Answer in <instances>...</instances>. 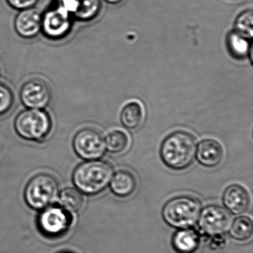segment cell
<instances>
[{
  "mask_svg": "<svg viewBox=\"0 0 253 253\" xmlns=\"http://www.w3.org/2000/svg\"><path fill=\"white\" fill-rule=\"evenodd\" d=\"M145 112L143 106L139 102H129L126 105L121 112L123 125L130 129L138 128L144 121Z\"/></svg>",
  "mask_w": 253,
  "mask_h": 253,
  "instance_id": "e0dca14e",
  "label": "cell"
},
{
  "mask_svg": "<svg viewBox=\"0 0 253 253\" xmlns=\"http://www.w3.org/2000/svg\"><path fill=\"white\" fill-rule=\"evenodd\" d=\"M51 119L43 109H28L17 115L14 122L16 131L29 141L45 140L51 130Z\"/></svg>",
  "mask_w": 253,
  "mask_h": 253,
  "instance_id": "5b68a950",
  "label": "cell"
},
{
  "mask_svg": "<svg viewBox=\"0 0 253 253\" xmlns=\"http://www.w3.org/2000/svg\"><path fill=\"white\" fill-rule=\"evenodd\" d=\"M58 1H60V0H58Z\"/></svg>",
  "mask_w": 253,
  "mask_h": 253,
  "instance_id": "4316f807",
  "label": "cell"
},
{
  "mask_svg": "<svg viewBox=\"0 0 253 253\" xmlns=\"http://www.w3.org/2000/svg\"><path fill=\"white\" fill-rule=\"evenodd\" d=\"M72 16L61 5L48 10L42 16V31L51 40H60L72 29Z\"/></svg>",
  "mask_w": 253,
  "mask_h": 253,
  "instance_id": "9c48e42d",
  "label": "cell"
},
{
  "mask_svg": "<svg viewBox=\"0 0 253 253\" xmlns=\"http://www.w3.org/2000/svg\"><path fill=\"white\" fill-rule=\"evenodd\" d=\"M105 143L106 149L111 153H121L128 148L129 137L125 131L119 129L115 130L106 136Z\"/></svg>",
  "mask_w": 253,
  "mask_h": 253,
  "instance_id": "44dd1931",
  "label": "cell"
},
{
  "mask_svg": "<svg viewBox=\"0 0 253 253\" xmlns=\"http://www.w3.org/2000/svg\"><path fill=\"white\" fill-rule=\"evenodd\" d=\"M235 32L245 38H253V13L252 10L244 11L235 21Z\"/></svg>",
  "mask_w": 253,
  "mask_h": 253,
  "instance_id": "7402d4cb",
  "label": "cell"
},
{
  "mask_svg": "<svg viewBox=\"0 0 253 253\" xmlns=\"http://www.w3.org/2000/svg\"><path fill=\"white\" fill-rule=\"evenodd\" d=\"M60 192L57 179L51 174L41 173L28 182L25 188L24 199L29 208L39 211L56 204Z\"/></svg>",
  "mask_w": 253,
  "mask_h": 253,
  "instance_id": "277c9868",
  "label": "cell"
},
{
  "mask_svg": "<svg viewBox=\"0 0 253 253\" xmlns=\"http://www.w3.org/2000/svg\"><path fill=\"white\" fill-rule=\"evenodd\" d=\"M14 104V95L9 87L0 83V115L9 112Z\"/></svg>",
  "mask_w": 253,
  "mask_h": 253,
  "instance_id": "603a6c76",
  "label": "cell"
},
{
  "mask_svg": "<svg viewBox=\"0 0 253 253\" xmlns=\"http://www.w3.org/2000/svg\"><path fill=\"white\" fill-rule=\"evenodd\" d=\"M51 97L48 84L39 79L27 81L20 91L22 103L28 109H45L51 102Z\"/></svg>",
  "mask_w": 253,
  "mask_h": 253,
  "instance_id": "30bf717a",
  "label": "cell"
},
{
  "mask_svg": "<svg viewBox=\"0 0 253 253\" xmlns=\"http://www.w3.org/2000/svg\"><path fill=\"white\" fill-rule=\"evenodd\" d=\"M108 3L110 4H118L122 2L123 0H105Z\"/></svg>",
  "mask_w": 253,
  "mask_h": 253,
  "instance_id": "d4e9b609",
  "label": "cell"
},
{
  "mask_svg": "<svg viewBox=\"0 0 253 253\" xmlns=\"http://www.w3.org/2000/svg\"><path fill=\"white\" fill-rule=\"evenodd\" d=\"M198 221L203 233L214 237L222 235L229 230L232 216L220 206L210 205L201 210Z\"/></svg>",
  "mask_w": 253,
  "mask_h": 253,
  "instance_id": "ba28073f",
  "label": "cell"
},
{
  "mask_svg": "<svg viewBox=\"0 0 253 253\" xmlns=\"http://www.w3.org/2000/svg\"><path fill=\"white\" fill-rule=\"evenodd\" d=\"M109 184L111 190L116 196L126 198L135 191L137 180L131 171L120 170L113 175Z\"/></svg>",
  "mask_w": 253,
  "mask_h": 253,
  "instance_id": "2e32d148",
  "label": "cell"
},
{
  "mask_svg": "<svg viewBox=\"0 0 253 253\" xmlns=\"http://www.w3.org/2000/svg\"><path fill=\"white\" fill-rule=\"evenodd\" d=\"M72 17L81 21H89L98 14L100 0H60V4Z\"/></svg>",
  "mask_w": 253,
  "mask_h": 253,
  "instance_id": "7c38bea8",
  "label": "cell"
},
{
  "mask_svg": "<svg viewBox=\"0 0 253 253\" xmlns=\"http://www.w3.org/2000/svg\"><path fill=\"white\" fill-rule=\"evenodd\" d=\"M10 6L12 7L14 9L22 10L28 9V8H33L38 0H7Z\"/></svg>",
  "mask_w": 253,
  "mask_h": 253,
  "instance_id": "cb8c5ba5",
  "label": "cell"
},
{
  "mask_svg": "<svg viewBox=\"0 0 253 253\" xmlns=\"http://www.w3.org/2000/svg\"><path fill=\"white\" fill-rule=\"evenodd\" d=\"M69 253V252H64V253Z\"/></svg>",
  "mask_w": 253,
  "mask_h": 253,
  "instance_id": "484cf974",
  "label": "cell"
},
{
  "mask_svg": "<svg viewBox=\"0 0 253 253\" xmlns=\"http://www.w3.org/2000/svg\"><path fill=\"white\" fill-rule=\"evenodd\" d=\"M73 148L79 158L85 161L99 160L106 152L104 137L94 128H84L74 137Z\"/></svg>",
  "mask_w": 253,
  "mask_h": 253,
  "instance_id": "52a82bcc",
  "label": "cell"
},
{
  "mask_svg": "<svg viewBox=\"0 0 253 253\" xmlns=\"http://www.w3.org/2000/svg\"><path fill=\"white\" fill-rule=\"evenodd\" d=\"M36 223L41 235L48 239H58L69 232L73 215L58 204H54L39 211Z\"/></svg>",
  "mask_w": 253,
  "mask_h": 253,
  "instance_id": "8992f818",
  "label": "cell"
},
{
  "mask_svg": "<svg viewBox=\"0 0 253 253\" xmlns=\"http://www.w3.org/2000/svg\"><path fill=\"white\" fill-rule=\"evenodd\" d=\"M223 202L226 210L232 214H243L250 207V194L240 185H231L223 192Z\"/></svg>",
  "mask_w": 253,
  "mask_h": 253,
  "instance_id": "4fadbf2b",
  "label": "cell"
},
{
  "mask_svg": "<svg viewBox=\"0 0 253 253\" xmlns=\"http://www.w3.org/2000/svg\"><path fill=\"white\" fill-rule=\"evenodd\" d=\"M196 149V140L192 134L186 131H176L163 142L161 159L171 169H184L193 162Z\"/></svg>",
  "mask_w": 253,
  "mask_h": 253,
  "instance_id": "7a4b0ae2",
  "label": "cell"
},
{
  "mask_svg": "<svg viewBox=\"0 0 253 253\" xmlns=\"http://www.w3.org/2000/svg\"><path fill=\"white\" fill-rule=\"evenodd\" d=\"M229 235L236 241H247L253 233V220L248 216L237 217L231 223Z\"/></svg>",
  "mask_w": 253,
  "mask_h": 253,
  "instance_id": "d6986e66",
  "label": "cell"
},
{
  "mask_svg": "<svg viewBox=\"0 0 253 253\" xmlns=\"http://www.w3.org/2000/svg\"><path fill=\"white\" fill-rule=\"evenodd\" d=\"M247 38L236 32L229 34L227 38V45L231 54L237 58H243L250 53V59L253 57V45L249 44Z\"/></svg>",
  "mask_w": 253,
  "mask_h": 253,
  "instance_id": "ffe728a7",
  "label": "cell"
},
{
  "mask_svg": "<svg viewBox=\"0 0 253 253\" xmlns=\"http://www.w3.org/2000/svg\"><path fill=\"white\" fill-rule=\"evenodd\" d=\"M113 175V167L106 161H85L74 170L72 182L84 195L91 196L104 191Z\"/></svg>",
  "mask_w": 253,
  "mask_h": 253,
  "instance_id": "6da1fadb",
  "label": "cell"
},
{
  "mask_svg": "<svg viewBox=\"0 0 253 253\" xmlns=\"http://www.w3.org/2000/svg\"><path fill=\"white\" fill-rule=\"evenodd\" d=\"M201 211V204L197 198L182 195L166 203L162 216L167 224L175 229H189L196 224Z\"/></svg>",
  "mask_w": 253,
  "mask_h": 253,
  "instance_id": "3957f363",
  "label": "cell"
},
{
  "mask_svg": "<svg viewBox=\"0 0 253 253\" xmlns=\"http://www.w3.org/2000/svg\"><path fill=\"white\" fill-rule=\"evenodd\" d=\"M57 203L72 214L78 212L84 206V194L75 187L65 188L60 191Z\"/></svg>",
  "mask_w": 253,
  "mask_h": 253,
  "instance_id": "ac0fdd59",
  "label": "cell"
},
{
  "mask_svg": "<svg viewBox=\"0 0 253 253\" xmlns=\"http://www.w3.org/2000/svg\"><path fill=\"white\" fill-rule=\"evenodd\" d=\"M201 244V236L197 231L178 229L173 235L171 245L177 253H195Z\"/></svg>",
  "mask_w": 253,
  "mask_h": 253,
  "instance_id": "9a60e30c",
  "label": "cell"
},
{
  "mask_svg": "<svg viewBox=\"0 0 253 253\" xmlns=\"http://www.w3.org/2000/svg\"><path fill=\"white\" fill-rule=\"evenodd\" d=\"M42 15L34 8L22 10L16 17L14 28L22 38L32 39L42 31Z\"/></svg>",
  "mask_w": 253,
  "mask_h": 253,
  "instance_id": "8fae6325",
  "label": "cell"
},
{
  "mask_svg": "<svg viewBox=\"0 0 253 253\" xmlns=\"http://www.w3.org/2000/svg\"><path fill=\"white\" fill-rule=\"evenodd\" d=\"M195 157L204 167L210 168L217 167L223 159V148L216 140L207 139L198 144Z\"/></svg>",
  "mask_w": 253,
  "mask_h": 253,
  "instance_id": "5bb4252c",
  "label": "cell"
}]
</instances>
